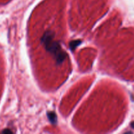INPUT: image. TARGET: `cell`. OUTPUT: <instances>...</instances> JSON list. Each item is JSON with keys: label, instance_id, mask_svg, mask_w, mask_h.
<instances>
[{"label": "cell", "instance_id": "cell-1", "mask_svg": "<svg viewBox=\"0 0 134 134\" xmlns=\"http://www.w3.org/2000/svg\"><path fill=\"white\" fill-rule=\"evenodd\" d=\"M54 34L52 31H47L41 39L42 43L45 47L46 50L52 54L58 64H62L66 58V53L62 50L58 42L53 41Z\"/></svg>", "mask_w": 134, "mask_h": 134}]
</instances>
